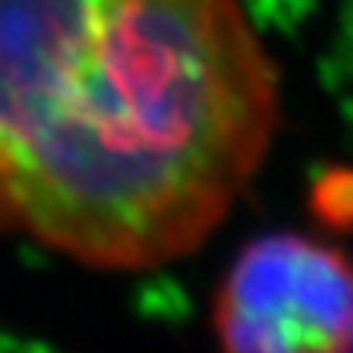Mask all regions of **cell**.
Segmentation results:
<instances>
[{"instance_id":"obj_1","label":"cell","mask_w":353,"mask_h":353,"mask_svg":"<svg viewBox=\"0 0 353 353\" xmlns=\"http://www.w3.org/2000/svg\"><path fill=\"white\" fill-rule=\"evenodd\" d=\"M275 125V65L239 0H0L3 236L92 268L174 262Z\"/></svg>"},{"instance_id":"obj_2","label":"cell","mask_w":353,"mask_h":353,"mask_svg":"<svg viewBox=\"0 0 353 353\" xmlns=\"http://www.w3.org/2000/svg\"><path fill=\"white\" fill-rule=\"evenodd\" d=\"M213 327L223 353H353V262L311 236H259L229 265Z\"/></svg>"}]
</instances>
